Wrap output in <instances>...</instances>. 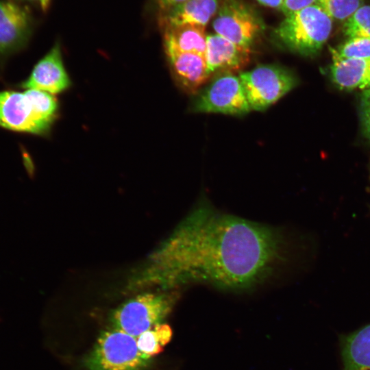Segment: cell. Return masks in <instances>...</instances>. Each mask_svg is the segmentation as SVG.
Here are the masks:
<instances>
[{
  "label": "cell",
  "mask_w": 370,
  "mask_h": 370,
  "mask_svg": "<svg viewBox=\"0 0 370 370\" xmlns=\"http://www.w3.org/2000/svg\"><path fill=\"white\" fill-rule=\"evenodd\" d=\"M289 255L290 240L282 228L223 212L203 196L128 288L169 291L201 283L249 291L276 275Z\"/></svg>",
  "instance_id": "cell-1"
},
{
  "label": "cell",
  "mask_w": 370,
  "mask_h": 370,
  "mask_svg": "<svg viewBox=\"0 0 370 370\" xmlns=\"http://www.w3.org/2000/svg\"><path fill=\"white\" fill-rule=\"evenodd\" d=\"M332 29V19L317 4L285 18L274 30L278 43L305 56L317 53L325 44Z\"/></svg>",
  "instance_id": "cell-2"
},
{
  "label": "cell",
  "mask_w": 370,
  "mask_h": 370,
  "mask_svg": "<svg viewBox=\"0 0 370 370\" xmlns=\"http://www.w3.org/2000/svg\"><path fill=\"white\" fill-rule=\"evenodd\" d=\"M177 299L175 292H145L126 300L109 315L111 328L135 338L153 326L162 323Z\"/></svg>",
  "instance_id": "cell-3"
},
{
  "label": "cell",
  "mask_w": 370,
  "mask_h": 370,
  "mask_svg": "<svg viewBox=\"0 0 370 370\" xmlns=\"http://www.w3.org/2000/svg\"><path fill=\"white\" fill-rule=\"evenodd\" d=\"M152 360L139 350L136 338L110 327L101 332L84 366L86 370H145Z\"/></svg>",
  "instance_id": "cell-4"
},
{
  "label": "cell",
  "mask_w": 370,
  "mask_h": 370,
  "mask_svg": "<svg viewBox=\"0 0 370 370\" xmlns=\"http://www.w3.org/2000/svg\"><path fill=\"white\" fill-rule=\"evenodd\" d=\"M251 110L263 111L297 84L293 73L278 64H261L238 75Z\"/></svg>",
  "instance_id": "cell-5"
},
{
  "label": "cell",
  "mask_w": 370,
  "mask_h": 370,
  "mask_svg": "<svg viewBox=\"0 0 370 370\" xmlns=\"http://www.w3.org/2000/svg\"><path fill=\"white\" fill-rule=\"evenodd\" d=\"M197 112L242 115L251 109L238 75L221 73L214 76L195 100Z\"/></svg>",
  "instance_id": "cell-6"
},
{
  "label": "cell",
  "mask_w": 370,
  "mask_h": 370,
  "mask_svg": "<svg viewBox=\"0 0 370 370\" xmlns=\"http://www.w3.org/2000/svg\"><path fill=\"white\" fill-rule=\"evenodd\" d=\"M217 14L215 33L245 48L251 49L264 29L259 16L240 0H223Z\"/></svg>",
  "instance_id": "cell-7"
},
{
  "label": "cell",
  "mask_w": 370,
  "mask_h": 370,
  "mask_svg": "<svg viewBox=\"0 0 370 370\" xmlns=\"http://www.w3.org/2000/svg\"><path fill=\"white\" fill-rule=\"evenodd\" d=\"M51 123L40 118L25 92L0 91V127L13 132L43 135Z\"/></svg>",
  "instance_id": "cell-8"
},
{
  "label": "cell",
  "mask_w": 370,
  "mask_h": 370,
  "mask_svg": "<svg viewBox=\"0 0 370 370\" xmlns=\"http://www.w3.org/2000/svg\"><path fill=\"white\" fill-rule=\"evenodd\" d=\"M33 21L27 8L0 1V60L18 52L28 42Z\"/></svg>",
  "instance_id": "cell-9"
},
{
  "label": "cell",
  "mask_w": 370,
  "mask_h": 370,
  "mask_svg": "<svg viewBox=\"0 0 370 370\" xmlns=\"http://www.w3.org/2000/svg\"><path fill=\"white\" fill-rule=\"evenodd\" d=\"M69 85L70 80L63 65L60 46L57 42L35 64L29 77L21 84V87L56 94L64 90Z\"/></svg>",
  "instance_id": "cell-10"
},
{
  "label": "cell",
  "mask_w": 370,
  "mask_h": 370,
  "mask_svg": "<svg viewBox=\"0 0 370 370\" xmlns=\"http://www.w3.org/2000/svg\"><path fill=\"white\" fill-rule=\"evenodd\" d=\"M251 49L238 46L219 34L207 36L205 58L210 77L238 72L249 62Z\"/></svg>",
  "instance_id": "cell-11"
},
{
  "label": "cell",
  "mask_w": 370,
  "mask_h": 370,
  "mask_svg": "<svg viewBox=\"0 0 370 370\" xmlns=\"http://www.w3.org/2000/svg\"><path fill=\"white\" fill-rule=\"evenodd\" d=\"M219 0H186L159 13L158 22L164 29L183 25L206 27L217 13Z\"/></svg>",
  "instance_id": "cell-12"
},
{
  "label": "cell",
  "mask_w": 370,
  "mask_h": 370,
  "mask_svg": "<svg viewBox=\"0 0 370 370\" xmlns=\"http://www.w3.org/2000/svg\"><path fill=\"white\" fill-rule=\"evenodd\" d=\"M166 52L173 75L185 90L195 92L210 77L204 56L174 50Z\"/></svg>",
  "instance_id": "cell-13"
},
{
  "label": "cell",
  "mask_w": 370,
  "mask_h": 370,
  "mask_svg": "<svg viewBox=\"0 0 370 370\" xmlns=\"http://www.w3.org/2000/svg\"><path fill=\"white\" fill-rule=\"evenodd\" d=\"M332 82L341 89L370 88V59L332 56Z\"/></svg>",
  "instance_id": "cell-14"
},
{
  "label": "cell",
  "mask_w": 370,
  "mask_h": 370,
  "mask_svg": "<svg viewBox=\"0 0 370 370\" xmlns=\"http://www.w3.org/2000/svg\"><path fill=\"white\" fill-rule=\"evenodd\" d=\"M341 354L343 370H370V323L343 338Z\"/></svg>",
  "instance_id": "cell-15"
},
{
  "label": "cell",
  "mask_w": 370,
  "mask_h": 370,
  "mask_svg": "<svg viewBox=\"0 0 370 370\" xmlns=\"http://www.w3.org/2000/svg\"><path fill=\"white\" fill-rule=\"evenodd\" d=\"M205 27L183 25L164 29L166 50L194 53L205 57L207 44Z\"/></svg>",
  "instance_id": "cell-16"
},
{
  "label": "cell",
  "mask_w": 370,
  "mask_h": 370,
  "mask_svg": "<svg viewBox=\"0 0 370 370\" xmlns=\"http://www.w3.org/2000/svg\"><path fill=\"white\" fill-rule=\"evenodd\" d=\"M172 329L167 323L156 325L136 338L137 346L145 355L153 358L160 354L172 338Z\"/></svg>",
  "instance_id": "cell-17"
},
{
  "label": "cell",
  "mask_w": 370,
  "mask_h": 370,
  "mask_svg": "<svg viewBox=\"0 0 370 370\" xmlns=\"http://www.w3.org/2000/svg\"><path fill=\"white\" fill-rule=\"evenodd\" d=\"M25 92L36 113L52 123L58 110L57 101L52 94L38 89H27Z\"/></svg>",
  "instance_id": "cell-18"
},
{
  "label": "cell",
  "mask_w": 370,
  "mask_h": 370,
  "mask_svg": "<svg viewBox=\"0 0 370 370\" xmlns=\"http://www.w3.org/2000/svg\"><path fill=\"white\" fill-rule=\"evenodd\" d=\"M345 32L349 37L370 39V5H362L345 24Z\"/></svg>",
  "instance_id": "cell-19"
},
{
  "label": "cell",
  "mask_w": 370,
  "mask_h": 370,
  "mask_svg": "<svg viewBox=\"0 0 370 370\" xmlns=\"http://www.w3.org/2000/svg\"><path fill=\"white\" fill-rule=\"evenodd\" d=\"M363 0H317V3L332 19L347 20L360 7Z\"/></svg>",
  "instance_id": "cell-20"
},
{
  "label": "cell",
  "mask_w": 370,
  "mask_h": 370,
  "mask_svg": "<svg viewBox=\"0 0 370 370\" xmlns=\"http://www.w3.org/2000/svg\"><path fill=\"white\" fill-rule=\"evenodd\" d=\"M331 53L332 56L340 58L370 59V39L349 38L338 49H332Z\"/></svg>",
  "instance_id": "cell-21"
},
{
  "label": "cell",
  "mask_w": 370,
  "mask_h": 370,
  "mask_svg": "<svg viewBox=\"0 0 370 370\" xmlns=\"http://www.w3.org/2000/svg\"><path fill=\"white\" fill-rule=\"evenodd\" d=\"M360 114L365 134L370 140V88L364 90L361 95Z\"/></svg>",
  "instance_id": "cell-22"
},
{
  "label": "cell",
  "mask_w": 370,
  "mask_h": 370,
  "mask_svg": "<svg viewBox=\"0 0 370 370\" xmlns=\"http://www.w3.org/2000/svg\"><path fill=\"white\" fill-rule=\"evenodd\" d=\"M317 0H284L280 9L285 16L316 4Z\"/></svg>",
  "instance_id": "cell-23"
},
{
  "label": "cell",
  "mask_w": 370,
  "mask_h": 370,
  "mask_svg": "<svg viewBox=\"0 0 370 370\" xmlns=\"http://www.w3.org/2000/svg\"><path fill=\"white\" fill-rule=\"evenodd\" d=\"M186 0H153L159 13L177 5Z\"/></svg>",
  "instance_id": "cell-24"
},
{
  "label": "cell",
  "mask_w": 370,
  "mask_h": 370,
  "mask_svg": "<svg viewBox=\"0 0 370 370\" xmlns=\"http://www.w3.org/2000/svg\"><path fill=\"white\" fill-rule=\"evenodd\" d=\"M259 3L269 8L281 9L284 0H256Z\"/></svg>",
  "instance_id": "cell-25"
},
{
  "label": "cell",
  "mask_w": 370,
  "mask_h": 370,
  "mask_svg": "<svg viewBox=\"0 0 370 370\" xmlns=\"http://www.w3.org/2000/svg\"><path fill=\"white\" fill-rule=\"evenodd\" d=\"M51 0H40L39 3L42 10L46 11L50 4Z\"/></svg>",
  "instance_id": "cell-26"
},
{
  "label": "cell",
  "mask_w": 370,
  "mask_h": 370,
  "mask_svg": "<svg viewBox=\"0 0 370 370\" xmlns=\"http://www.w3.org/2000/svg\"><path fill=\"white\" fill-rule=\"evenodd\" d=\"M32 1H36V0H32ZM36 1H38V2L40 1V0H36Z\"/></svg>",
  "instance_id": "cell-27"
}]
</instances>
